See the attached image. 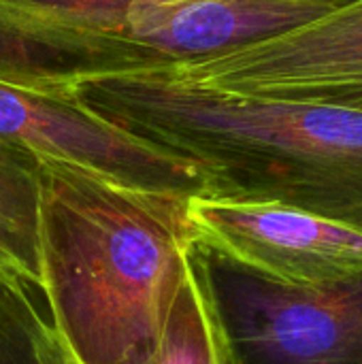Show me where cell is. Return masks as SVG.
Wrapping results in <instances>:
<instances>
[{
	"label": "cell",
	"instance_id": "obj_1",
	"mask_svg": "<svg viewBox=\"0 0 362 364\" xmlns=\"http://www.w3.org/2000/svg\"><path fill=\"white\" fill-rule=\"evenodd\" d=\"M43 307L81 364H147L160 350L196 235L188 198L36 160Z\"/></svg>",
	"mask_w": 362,
	"mask_h": 364
},
{
	"label": "cell",
	"instance_id": "obj_2",
	"mask_svg": "<svg viewBox=\"0 0 362 364\" xmlns=\"http://www.w3.org/2000/svg\"><path fill=\"white\" fill-rule=\"evenodd\" d=\"M75 98L198 164L209 196L275 203L362 226V107L224 94L166 68L87 81Z\"/></svg>",
	"mask_w": 362,
	"mask_h": 364
},
{
	"label": "cell",
	"instance_id": "obj_3",
	"mask_svg": "<svg viewBox=\"0 0 362 364\" xmlns=\"http://www.w3.org/2000/svg\"><path fill=\"white\" fill-rule=\"evenodd\" d=\"M344 0H0V81H87L196 62L305 26Z\"/></svg>",
	"mask_w": 362,
	"mask_h": 364
},
{
	"label": "cell",
	"instance_id": "obj_4",
	"mask_svg": "<svg viewBox=\"0 0 362 364\" xmlns=\"http://www.w3.org/2000/svg\"><path fill=\"white\" fill-rule=\"evenodd\" d=\"M226 364H362V275L290 286L194 243Z\"/></svg>",
	"mask_w": 362,
	"mask_h": 364
},
{
	"label": "cell",
	"instance_id": "obj_5",
	"mask_svg": "<svg viewBox=\"0 0 362 364\" xmlns=\"http://www.w3.org/2000/svg\"><path fill=\"white\" fill-rule=\"evenodd\" d=\"M166 70L224 94L362 107V0H344L290 32Z\"/></svg>",
	"mask_w": 362,
	"mask_h": 364
},
{
	"label": "cell",
	"instance_id": "obj_6",
	"mask_svg": "<svg viewBox=\"0 0 362 364\" xmlns=\"http://www.w3.org/2000/svg\"><path fill=\"white\" fill-rule=\"evenodd\" d=\"M0 141L34 160H58L126 186L209 196L207 173L100 117L75 96L43 94L0 81Z\"/></svg>",
	"mask_w": 362,
	"mask_h": 364
},
{
	"label": "cell",
	"instance_id": "obj_7",
	"mask_svg": "<svg viewBox=\"0 0 362 364\" xmlns=\"http://www.w3.org/2000/svg\"><path fill=\"white\" fill-rule=\"evenodd\" d=\"M196 243L290 286L362 275V226L275 203L190 196Z\"/></svg>",
	"mask_w": 362,
	"mask_h": 364
},
{
	"label": "cell",
	"instance_id": "obj_8",
	"mask_svg": "<svg viewBox=\"0 0 362 364\" xmlns=\"http://www.w3.org/2000/svg\"><path fill=\"white\" fill-rule=\"evenodd\" d=\"M0 292L43 301L36 160L0 141Z\"/></svg>",
	"mask_w": 362,
	"mask_h": 364
},
{
	"label": "cell",
	"instance_id": "obj_9",
	"mask_svg": "<svg viewBox=\"0 0 362 364\" xmlns=\"http://www.w3.org/2000/svg\"><path fill=\"white\" fill-rule=\"evenodd\" d=\"M147 364H226L203 286L190 264L158 354Z\"/></svg>",
	"mask_w": 362,
	"mask_h": 364
},
{
	"label": "cell",
	"instance_id": "obj_10",
	"mask_svg": "<svg viewBox=\"0 0 362 364\" xmlns=\"http://www.w3.org/2000/svg\"><path fill=\"white\" fill-rule=\"evenodd\" d=\"M0 364H41L32 346L23 305L2 292H0Z\"/></svg>",
	"mask_w": 362,
	"mask_h": 364
},
{
	"label": "cell",
	"instance_id": "obj_11",
	"mask_svg": "<svg viewBox=\"0 0 362 364\" xmlns=\"http://www.w3.org/2000/svg\"><path fill=\"white\" fill-rule=\"evenodd\" d=\"M21 305L26 309L32 346H34V352H36L41 364H81L68 352L64 341L53 331V326L45 314L43 301H28Z\"/></svg>",
	"mask_w": 362,
	"mask_h": 364
}]
</instances>
